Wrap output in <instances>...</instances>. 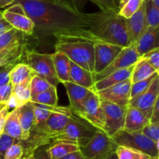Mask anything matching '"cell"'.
Segmentation results:
<instances>
[{
    "label": "cell",
    "mask_w": 159,
    "mask_h": 159,
    "mask_svg": "<svg viewBox=\"0 0 159 159\" xmlns=\"http://www.w3.org/2000/svg\"><path fill=\"white\" fill-rule=\"evenodd\" d=\"M141 58L145 59L153 68L159 72V48H155L148 52L145 53Z\"/></svg>",
    "instance_id": "obj_41"
},
{
    "label": "cell",
    "mask_w": 159,
    "mask_h": 159,
    "mask_svg": "<svg viewBox=\"0 0 159 159\" xmlns=\"http://www.w3.org/2000/svg\"><path fill=\"white\" fill-rule=\"evenodd\" d=\"M158 75H159V73H156L152 75V76H149L147 79H144L143 80L138 81V82L132 84L131 88H130V99L136 97L137 95L140 94L143 91H144L146 89L148 88V87L151 85L152 81L155 80V78Z\"/></svg>",
    "instance_id": "obj_34"
},
{
    "label": "cell",
    "mask_w": 159,
    "mask_h": 159,
    "mask_svg": "<svg viewBox=\"0 0 159 159\" xmlns=\"http://www.w3.org/2000/svg\"><path fill=\"white\" fill-rule=\"evenodd\" d=\"M2 132L16 139L20 142L21 141L22 130L19 122L16 108H13V110L9 112L8 114Z\"/></svg>",
    "instance_id": "obj_27"
},
{
    "label": "cell",
    "mask_w": 159,
    "mask_h": 159,
    "mask_svg": "<svg viewBox=\"0 0 159 159\" xmlns=\"http://www.w3.org/2000/svg\"><path fill=\"white\" fill-rule=\"evenodd\" d=\"M57 87L51 86L44 91L38 94L34 98H31L30 101L37 104H47V105H57Z\"/></svg>",
    "instance_id": "obj_30"
},
{
    "label": "cell",
    "mask_w": 159,
    "mask_h": 159,
    "mask_svg": "<svg viewBox=\"0 0 159 159\" xmlns=\"http://www.w3.org/2000/svg\"><path fill=\"white\" fill-rule=\"evenodd\" d=\"M55 39V51L64 53L70 61L94 73L95 43L101 40L93 37L64 35Z\"/></svg>",
    "instance_id": "obj_3"
},
{
    "label": "cell",
    "mask_w": 159,
    "mask_h": 159,
    "mask_svg": "<svg viewBox=\"0 0 159 159\" xmlns=\"http://www.w3.org/2000/svg\"><path fill=\"white\" fill-rule=\"evenodd\" d=\"M98 6L100 11L104 12H117L119 7L116 0H89Z\"/></svg>",
    "instance_id": "obj_36"
},
{
    "label": "cell",
    "mask_w": 159,
    "mask_h": 159,
    "mask_svg": "<svg viewBox=\"0 0 159 159\" xmlns=\"http://www.w3.org/2000/svg\"><path fill=\"white\" fill-rule=\"evenodd\" d=\"M60 159H84L82 157V154L79 151H75V152L71 153V154H67L65 157H61Z\"/></svg>",
    "instance_id": "obj_47"
},
{
    "label": "cell",
    "mask_w": 159,
    "mask_h": 159,
    "mask_svg": "<svg viewBox=\"0 0 159 159\" xmlns=\"http://www.w3.org/2000/svg\"><path fill=\"white\" fill-rule=\"evenodd\" d=\"M12 25L8 23L3 17L0 19V36L9 30L12 29Z\"/></svg>",
    "instance_id": "obj_46"
},
{
    "label": "cell",
    "mask_w": 159,
    "mask_h": 159,
    "mask_svg": "<svg viewBox=\"0 0 159 159\" xmlns=\"http://www.w3.org/2000/svg\"><path fill=\"white\" fill-rule=\"evenodd\" d=\"M4 104H0V108H1V107H2V106L4 105Z\"/></svg>",
    "instance_id": "obj_56"
},
{
    "label": "cell",
    "mask_w": 159,
    "mask_h": 159,
    "mask_svg": "<svg viewBox=\"0 0 159 159\" xmlns=\"http://www.w3.org/2000/svg\"><path fill=\"white\" fill-rule=\"evenodd\" d=\"M149 123V118H148L141 111L128 104L124 129L128 131H141Z\"/></svg>",
    "instance_id": "obj_21"
},
{
    "label": "cell",
    "mask_w": 159,
    "mask_h": 159,
    "mask_svg": "<svg viewBox=\"0 0 159 159\" xmlns=\"http://www.w3.org/2000/svg\"><path fill=\"white\" fill-rule=\"evenodd\" d=\"M131 84V80L130 78L119 84L99 90L96 93L100 98L113 104H118L122 107H127L130 99Z\"/></svg>",
    "instance_id": "obj_14"
},
{
    "label": "cell",
    "mask_w": 159,
    "mask_h": 159,
    "mask_svg": "<svg viewBox=\"0 0 159 159\" xmlns=\"http://www.w3.org/2000/svg\"><path fill=\"white\" fill-rule=\"evenodd\" d=\"M102 159H118L117 155H116V151H112V152H110V154H107L106 157H104L103 158H102Z\"/></svg>",
    "instance_id": "obj_49"
},
{
    "label": "cell",
    "mask_w": 159,
    "mask_h": 159,
    "mask_svg": "<svg viewBox=\"0 0 159 159\" xmlns=\"http://www.w3.org/2000/svg\"><path fill=\"white\" fill-rule=\"evenodd\" d=\"M16 2L23 6L34 22V34L37 33L40 38L62 35L98 38L93 33V13L82 12L69 0H16Z\"/></svg>",
    "instance_id": "obj_1"
},
{
    "label": "cell",
    "mask_w": 159,
    "mask_h": 159,
    "mask_svg": "<svg viewBox=\"0 0 159 159\" xmlns=\"http://www.w3.org/2000/svg\"><path fill=\"white\" fill-rule=\"evenodd\" d=\"M77 116L82 118L99 130L103 131L105 124L104 113L101 106L100 98L96 92L90 93L82 106V111Z\"/></svg>",
    "instance_id": "obj_9"
},
{
    "label": "cell",
    "mask_w": 159,
    "mask_h": 159,
    "mask_svg": "<svg viewBox=\"0 0 159 159\" xmlns=\"http://www.w3.org/2000/svg\"><path fill=\"white\" fill-rule=\"evenodd\" d=\"M70 2H71L72 3H74V4H75L76 5V2H75V0H69ZM76 6H77V5H76Z\"/></svg>",
    "instance_id": "obj_53"
},
{
    "label": "cell",
    "mask_w": 159,
    "mask_h": 159,
    "mask_svg": "<svg viewBox=\"0 0 159 159\" xmlns=\"http://www.w3.org/2000/svg\"><path fill=\"white\" fill-rule=\"evenodd\" d=\"M156 73H159V72L157 71L155 68H153L145 59L141 58L134 67L131 77H130L131 83L134 84L138 81L147 79L149 76H152Z\"/></svg>",
    "instance_id": "obj_28"
},
{
    "label": "cell",
    "mask_w": 159,
    "mask_h": 159,
    "mask_svg": "<svg viewBox=\"0 0 159 159\" xmlns=\"http://www.w3.org/2000/svg\"><path fill=\"white\" fill-rule=\"evenodd\" d=\"M31 93L30 82L12 86V91L9 101L6 104L9 108H18L30 101Z\"/></svg>",
    "instance_id": "obj_23"
},
{
    "label": "cell",
    "mask_w": 159,
    "mask_h": 159,
    "mask_svg": "<svg viewBox=\"0 0 159 159\" xmlns=\"http://www.w3.org/2000/svg\"><path fill=\"white\" fill-rule=\"evenodd\" d=\"M16 0H0V9L5 8L15 3Z\"/></svg>",
    "instance_id": "obj_48"
},
{
    "label": "cell",
    "mask_w": 159,
    "mask_h": 159,
    "mask_svg": "<svg viewBox=\"0 0 159 159\" xmlns=\"http://www.w3.org/2000/svg\"><path fill=\"white\" fill-rule=\"evenodd\" d=\"M150 159H159V157H151Z\"/></svg>",
    "instance_id": "obj_55"
},
{
    "label": "cell",
    "mask_w": 159,
    "mask_h": 159,
    "mask_svg": "<svg viewBox=\"0 0 159 159\" xmlns=\"http://www.w3.org/2000/svg\"><path fill=\"white\" fill-rule=\"evenodd\" d=\"M112 140L117 146H125L138 150L151 157H159V143L148 138L141 131H128L121 129L116 132Z\"/></svg>",
    "instance_id": "obj_5"
},
{
    "label": "cell",
    "mask_w": 159,
    "mask_h": 159,
    "mask_svg": "<svg viewBox=\"0 0 159 159\" xmlns=\"http://www.w3.org/2000/svg\"><path fill=\"white\" fill-rule=\"evenodd\" d=\"M144 0H129L122 8L119 9V14L124 18L129 19L138 10Z\"/></svg>",
    "instance_id": "obj_35"
},
{
    "label": "cell",
    "mask_w": 159,
    "mask_h": 159,
    "mask_svg": "<svg viewBox=\"0 0 159 159\" xmlns=\"http://www.w3.org/2000/svg\"><path fill=\"white\" fill-rule=\"evenodd\" d=\"M152 2H154V4L159 8V0H152Z\"/></svg>",
    "instance_id": "obj_52"
},
{
    "label": "cell",
    "mask_w": 159,
    "mask_h": 159,
    "mask_svg": "<svg viewBox=\"0 0 159 159\" xmlns=\"http://www.w3.org/2000/svg\"><path fill=\"white\" fill-rule=\"evenodd\" d=\"M144 12L148 27H159V8L152 0H144Z\"/></svg>",
    "instance_id": "obj_31"
},
{
    "label": "cell",
    "mask_w": 159,
    "mask_h": 159,
    "mask_svg": "<svg viewBox=\"0 0 159 159\" xmlns=\"http://www.w3.org/2000/svg\"><path fill=\"white\" fill-rule=\"evenodd\" d=\"M116 147L112 138L102 131L98 130L85 144L79 147V151L84 159H102L116 151Z\"/></svg>",
    "instance_id": "obj_7"
},
{
    "label": "cell",
    "mask_w": 159,
    "mask_h": 159,
    "mask_svg": "<svg viewBox=\"0 0 159 159\" xmlns=\"http://www.w3.org/2000/svg\"><path fill=\"white\" fill-rule=\"evenodd\" d=\"M2 18V11H0V19Z\"/></svg>",
    "instance_id": "obj_54"
},
{
    "label": "cell",
    "mask_w": 159,
    "mask_h": 159,
    "mask_svg": "<svg viewBox=\"0 0 159 159\" xmlns=\"http://www.w3.org/2000/svg\"><path fill=\"white\" fill-rule=\"evenodd\" d=\"M123 48L117 45L98 41L94 46V74L102 72L120 52Z\"/></svg>",
    "instance_id": "obj_13"
},
{
    "label": "cell",
    "mask_w": 159,
    "mask_h": 159,
    "mask_svg": "<svg viewBox=\"0 0 159 159\" xmlns=\"http://www.w3.org/2000/svg\"><path fill=\"white\" fill-rule=\"evenodd\" d=\"M17 63H19V62H12L8 65L0 66V87L10 82V73Z\"/></svg>",
    "instance_id": "obj_40"
},
{
    "label": "cell",
    "mask_w": 159,
    "mask_h": 159,
    "mask_svg": "<svg viewBox=\"0 0 159 159\" xmlns=\"http://www.w3.org/2000/svg\"><path fill=\"white\" fill-rule=\"evenodd\" d=\"M2 17L10 23L13 28L19 30L28 36L34 34V22L26 15L24 9L20 3H13L2 11Z\"/></svg>",
    "instance_id": "obj_11"
},
{
    "label": "cell",
    "mask_w": 159,
    "mask_h": 159,
    "mask_svg": "<svg viewBox=\"0 0 159 159\" xmlns=\"http://www.w3.org/2000/svg\"><path fill=\"white\" fill-rule=\"evenodd\" d=\"M47 146V145H46ZM47 147L42 146L37 148L35 151H34V156H35V159H50L49 156H48V153L46 151Z\"/></svg>",
    "instance_id": "obj_44"
},
{
    "label": "cell",
    "mask_w": 159,
    "mask_h": 159,
    "mask_svg": "<svg viewBox=\"0 0 159 159\" xmlns=\"http://www.w3.org/2000/svg\"><path fill=\"white\" fill-rule=\"evenodd\" d=\"M19 140L10 137L5 132L0 133V159L4 158L6 151L12 145L19 143Z\"/></svg>",
    "instance_id": "obj_37"
},
{
    "label": "cell",
    "mask_w": 159,
    "mask_h": 159,
    "mask_svg": "<svg viewBox=\"0 0 159 159\" xmlns=\"http://www.w3.org/2000/svg\"><path fill=\"white\" fill-rule=\"evenodd\" d=\"M12 91V85L10 82L0 87V104H6L10 98Z\"/></svg>",
    "instance_id": "obj_42"
},
{
    "label": "cell",
    "mask_w": 159,
    "mask_h": 159,
    "mask_svg": "<svg viewBox=\"0 0 159 159\" xmlns=\"http://www.w3.org/2000/svg\"><path fill=\"white\" fill-rule=\"evenodd\" d=\"M159 98V75L155 78L148 88L144 91L131 98L129 105L141 111L148 118L150 119L155 102Z\"/></svg>",
    "instance_id": "obj_12"
},
{
    "label": "cell",
    "mask_w": 159,
    "mask_h": 159,
    "mask_svg": "<svg viewBox=\"0 0 159 159\" xmlns=\"http://www.w3.org/2000/svg\"><path fill=\"white\" fill-rule=\"evenodd\" d=\"M21 159H35V156H34V152L30 153V154H27V155H24Z\"/></svg>",
    "instance_id": "obj_50"
},
{
    "label": "cell",
    "mask_w": 159,
    "mask_h": 159,
    "mask_svg": "<svg viewBox=\"0 0 159 159\" xmlns=\"http://www.w3.org/2000/svg\"><path fill=\"white\" fill-rule=\"evenodd\" d=\"M70 81L89 90H94V73L85 70L75 62L70 61Z\"/></svg>",
    "instance_id": "obj_19"
},
{
    "label": "cell",
    "mask_w": 159,
    "mask_h": 159,
    "mask_svg": "<svg viewBox=\"0 0 159 159\" xmlns=\"http://www.w3.org/2000/svg\"><path fill=\"white\" fill-rule=\"evenodd\" d=\"M54 70L59 83L70 81V60L64 53L55 51L52 54Z\"/></svg>",
    "instance_id": "obj_24"
},
{
    "label": "cell",
    "mask_w": 159,
    "mask_h": 159,
    "mask_svg": "<svg viewBox=\"0 0 159 159\" xmlns=\"http://www.w3.org/2000/svg\"><path fill=\"white\" fill-rule=\"evenodd\" d=\"M98 130L99 129L73 113L70 116L63 131L53 137L51 143L65 140L77 143L79 147L83 146Z\"/></svg>",
    "instance_id": "obj_4"
},
{
    "label": "cell",
    "mask_w": 159,
    "mask_h": 159,
    "mask_svg": "<svg viewBox=\"0 0 159 159\" xmlns=\"http://www.w3.org/2000/svg\"><path fill=\"white\" fill-rule=\"evenodd\" d=\"M24 33L12 27L0 36V50L24 41Z\"/></svg>",
    "instance_id": "obj_29"
},
{
    "label": "cell",
    "mask_w": 159,
    "mask_h": 159,
    "mask_svg": "<svg viewBox=\"0 0 159 159\" xmlns=\"http://www.w3.org/2000/svg\"><path fill=\"white\" fill-rule=\"evenodd\" d=\"M134 67V65L128 67V68L117 70V71L110 73L102 79L96 81L94 84L95 91L97 92L99 90H103V89L111 87V86L115 85L116 84H119L122 81L130 79L131 77Z\"/></svg>",
    "instance_id": "obj_20"
},
{
    "label": "cell",
    "mask_w": 159,
    "mask_h": 159,
    "mask_svg": "<svg viewBox=\"0 0 159 159\" xmlns=\"http://www.w3.org/2000/svg\"><path fill=\"white\" fill-rule=\"evenodd\" d=\"M35 75L30 67L25 62L17 63L10 73V83L12 86L23 83L30 82V80Z\"/></svg>",
    "instance_id": "obj_26"
},
{
    "label": "cell",
    "mask_w": 159,
    "mask_h": 159,
    "mask_svg": "<svg viewBox=\"0 0 159 159\" xmlns=\"http://www.w3.org/2000/svg\"><path fill=\"white\" fill-rule=\"evenodd\" d=\"M19 122L22 130L21 141H26L30 137L34 120V106L31 101L16 108Z\"/></svg>",
    "instance_id": "obj_18"
},
{
    "label": "cell",
    "mask_w": 159,
    "mask_h": 159,
    "mask_svg": "<svg viewBox=\"0 0 159 159\" xmlns=\"http://www.w3.org/2000/svg\"><path fill=\"white\" fill-rule=\"evenodd\" d=\"M141 131L148 138L159 143V123H149Z\"/></svg>",
    "instance_id": "obj_38"
},
{
    "label": "cell",
    "mask_w": 159,
    "mask_h": 159,
    "mask_svg": "<svg viewBox=\"0 0 159 159\" xmlns=\"http://www.w3.org/2000/svg\"><path fill=\"white\" fill-rule=\"evenodd\" d=\"M134 45L140 57L155 48H159V27H148L134 42Z\"/></svg>",
    "instance_id": "obj_17"
},
{
    "label": "cell",
    "mask_w": 159,
    "mask_h": 159,
    "mask_svg": "<svg viewBox=\"0 0 159 159\" xmlns=\"http://www.w3.org/2000/svg\"><path fill=\"white\" fill-rule=\"evenodd\" d=\"M79 151V146L75 143L65 140H60L53 143L50 147H47L46 151L50 159H60L67 154Z\"/></svg>",
    "instance_id": "obj_25"
},
{
    "label": "cell",
    "mask_w": 159,
    "mask_h": 159,
    "mask_svg": "<svg viewBox=\"0 0 159 159\" xmlns=\"http://www.w3.org/2000/svg\"><path fill=\"white\" fill-rule=\"evenodd\" d=\"M24 60L36 75L44 79L51 86L57 87L60 84L56 76L52 54L26 50Z\"/></svg>",
    "instance_id": "obj_6"
},
{
    "label": "cell",
    "mask_w": 159,
    "mask_h": 159,
    "mask_svg": "<svg viewBox=\"0 0 159 159\" xmlns=\"http://www.w3.org/2000/svg\"><path fill=\"white\" fill-rule=\"evenodd\" d=\"M26 50L25 41L20 42L9 48L0 50V66L12 62H23Z\"/></svg>",
    "instance_id": "obj_22"
},
{
    "label": "cell",
    "mask_w": 159,
    "mask_h": 159,
    "mask_svg": "<svg viewBox=\"0 0 159 159\" xmlns=\"http://www.w3.org/2000/svg\"><path fill=\"white\" fill-rule=\"evenodd\" d=\"M128 1H129V0H120L119 6H118V7H119V9H120V8H122L123 6H124V5H125L126 3H127Z\"/></svg>",
    "instance_id": "obj_51"
},
{
    "label": "cell",
    "mask_w": 159,
    "mask_h": 159,
    "mask_svg": "<svg viewBox=\"0 0 159 159\" xmlns=\"http://www.w3.org/2000/svg\"><path fill=\"white\" fill-rule=\"evenodd\" d=\"M51 84L43 79L40 76H37V75H34L30 80V93H31V98H34L36 95L38 94L41 93V92L44 91L47 89L51 87Z\"/></svg>",
    "instance_id": "obj_33"
},
{
    "label": "cell",
    "mask_w": 159,
    "mask_h": 159,
    "mask_svg": "<svg viewBox=\"0 0 159 159\" xmlns=\"http://www.w3.org/2000/svg\"><path fill=\"white\" fill-rule=\"evenodd\" d=\"M63 85L68 94L70 108L71 109L75 115H79V112L82 111V106L85 100L87 99L90 93L94 90L87 89L82 86L74 84L71 81L64 83Z\"/></svg>",
    "instance_id": "obj_15"
},
{
    "label": "cell",
    "mask_w": 159,
    "mask_h": 159,
    "mask_svg": "<svg viewBox=\"0 0 159 159\" xmlns=\"http://www.w3.org/2000/svg\"><path fill=\"white\" fill-rule=\"evenodd\" d=\"M9 112V106L5 104L2 107L0 108V133L2 132L6 118Z\"/></svg>",
    "instance_id": "obj_43"
},
{
    "label": "cell",
    "mask_w": 159,
    "mask_h": 159,
    "mask_svg": "<svg viewBox=\"0 0 159 159\" xmlns=\"http://www.w3.org/2000/svg\"><path fill=\"white\" fill-rule=\"evenodd\" d=\"M140 59L141 57L137 52L134 43L130 44L128 46L122 48L120 52L107 68L95 75V80H99L113 72L132 66L135 65Z\"/></svg>",
    "instance_id": "obj_10"
},
{
    "label": "cell",
    "mask_w": 159,
    "mask_h": 159,
    "mask_svg": "<svg viewBox=\"0 0 159 159\" xmlns=\"http://www.w3.org/2000/svg\"><path fill=\"white\" fill-rule=\"evenodd\" d=\"M93 33L102 41L121 48L130 45L127 20L118 12L93 13Z\"/></svg>",
    "instance_id": "obj_2"
},
{
    "label": "cell",
    "mask_w": 159,
    "mask_h": 159,
    "mask_svg": "<svg viewBox=\"0 0 159 159\" xmlns=\"http://www.w3.org/2000/svg\"><path fill=\"white\" fill-rule=\"evenodd\" d=\"M24 154V149L21 143H15L12 145L6 151L3 159H21Z\"/></svg>",
    "instance_id": "obj_39"
},
{
    "label": "cell",
    "mask_w": 159,
    "mask_h": 159,
    "mask_svg": "<svg viewBox=\"0 0 159 159\" xmlns=\"http://www.w3.org/2000/svg\"><path fill=\"white\" fill-rule=\"evenodd\" d=\"M100 101L105 118L102 132L112 138L116 132L124 129L127 107L113 104L102 98H100Z\"/></svg>",
    "instance_id": "obj_8"
},
{
    "label": "cell",
    "mask_w": 159,
    "mask_h": 159,
    "mask_svg": "<svg viewBox=\"0 0 159 159\" xmlns=\"http://www.w3.org/2000/svg\"><path fill=\"white\" fill-rule=\"evenodd\" d=\"M116 153L118 159H150L151 156L134 148L125 146H117Z\"/></svg>",
    "instance_id": "obj_32"
},
{
    "label": "cell",
    "mask_w": 159,
    "mask_h": 159,
    "mask_svg": "<svg viewBox=\"0 0 159 159\" xmlns=\"http://www.w3.org/2000/svg\"><path fill=\"white\" fill-rule=\"evenodd\" d=\"M127 26L130 44L134 43L148 28L144 12V1L134 14L127 19Z\"/></svg>",
    "instance_id": "obj_16"
},
{
    "label": "cell",
    "mask_w": 159,
    "mask_h": 159,
    "mask_svg": "<svg viewBox=\"0 0 159 159\" xmlns=\"http://www.w3.org/2000/svg\"><path fill=\"white\" fill-rule=\"evenodd\" d=\"M149 120L150 123H159V98L155 102Z\"/></svg>",
    "instance_id": "obj_45"
}]
</instances>
